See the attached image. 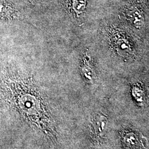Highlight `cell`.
Returning <instances> with one entry per match:
<instances>
[{"mask_svg": "<svg viewBox=\"0 0 149 149\" xmlns=\"http://www.w3.org/2000/svg\"><path fill=\"white\" fill-rule=\"evenodd\" d=\"M107 118L101 114H97L92 120V127L93 134L96 138H101L106 133L108 127Z\"/></svg>", "mask_w": 149, "mask_h": 149, "instance_id": "1", "label": "cell"}, {"mask_svg": "<svg viewBox=\"0 0 149 149\" xmlns=\"http://www.w3.org/2000/svg\"><path fill=\"white\" fill-rule=\"evenodd\" d=\"M67 9L72 14L80 16L87 8V0H65Z\"/></svg>", "mask_w": 149, "mask_h": 149, "instance_id": "2", "label": "cell"}, {"mask_svg": "<svg viewBox=\"0 0 149 149\" xmlns=\"http://www.w3.org/2000/svg\"><path fill=\"white\" fill-rule=\"evenodd\" d=\"M127 13L129 18L131 19L133 24L137 27L141 26L144 23V17L142 12L138 7L135 6H129L127 8Z\"/></svg>", "mask_w": 149, "mask_h": 149, "instance_id": "3", "label": "cell"}, {"mask_svg": "<svg viewBox=\"0 0 149 149\" xmlns=\"http://www.w3.org/2000/svg\"><path fill=\"white\" fill-rule=\"evenodd\" d=\"M81 72L84 77L88 81H91L93 80V77H95L94 71L92 70L90 66L85 65L82 67Z\"/></svg>", "mask_w": 149, "mask_h": 149, "instance_id": "4", "label": "cell"}, {"mask_svg": "<svg viewBox=\"0 0 149 149\" xmlns=\"http://www.w3.org/2000/svg\"><path fill=\"white\" fill-rule=\"evenodd\" d=\"M31 1H32V0H31Z\"/></svg>", "mask_w": 149, "mask_h": 149, "instance_id": "5", "label": "cell"}]
</instances>
